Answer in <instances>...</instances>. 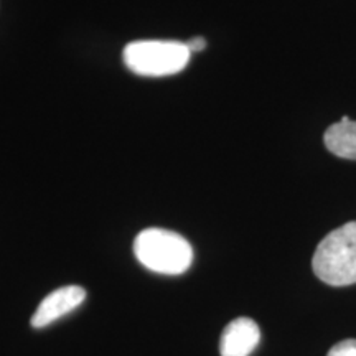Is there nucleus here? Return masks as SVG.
Returning a JSON list of instances; mask_svg holds the SVG:
<instances>
[{
  "mask_svg": "<svg viewBox=\"0 0 356 356\" xmlns=\"http://www.w3.org/2000/svg\"><path fill=\"white\" fill-rule=\"evenodd\" d=\"M134 254L149 270L165 275L184 274L193 262V248L184 236L162 228L140 231L134 241Z\"/></svg>",
  "mask_w": 356,
  "mask_h": 356,
  "instance_id": "obj_1",
  "label": "nucleus"
},
{
  "mask_svg": "<svg viewBox=\"0 0 356 356\" xmlns=\"http://www.w3.org/2000/svg\"><path fill=\"white\" fill-rule=\"evenodd\" d=\"M314 273L333 287L356 284V221L327 234L315 249Z\"/></svg>",
  "mask_w": 356,
  "mask_h": 356,
  "instance_id": "obj_2",
  "label": "nucleus"
},
{
  "mask_svg": "<svg viewBox=\"0 0 356 356\" xmlns=\"http://www.w3.org/2000/svg\"><path fill=\"white\" fill-rule=\"evenodd\" d=\"M191 53L186 43L175 40H139L126 44L124 65L139 76H172L188 65Z\"/></svg>",
  "mask_w": 356,
  "mask_h": 356,
  "instance_id": "obj_3",
  "label": "nucleus"
},
{
  "mask_svg": "<svg viewBox=\"0 0 356 356\" xmlns=\"http://www.w3.org/2000/svg\"><path fill=\"white\" fill-rule=\"evenodd\" d=\"M86 299V291L79 286L60 287L42 300L38 309L32 317V327L43 328L47 325L56 322L58 318L65 317L66 314L78 309Z\"/></svg>",
  "mask_w": 356,
  "mask_h": 356,
  "instance_id": "obj_4",
  "label": "nucleus"
},
{
  "mask_svg": "<svg viewBox=\"0 0 356 356\" xmlns=\"http://www.w3.org/2000/svg\"><path fill=\"white\" fill-rule=\"evenodd\" d=\"M261 341V330L254 320L239 317L226 325L221 335V356H249Z\"/></svg>",
  "mask_w": 356,
  "mask_h": 356,
  "instance_id": "obj_5",
  "label": "nucleus"
},
{
  "mask_svg": "<svg viewBox=\"0 0 356 356\" xmlns=\"http://www.w3.org/2000/svg\"><path fill=\"white\" fill-rule=\"evenodd\" d=\"M325 145L337 157L356 160V121L343 118L325 132Z\"/></svg>",
  "mask_w": 356,
  "mask_h": 356,
  "instance_id": "obj_6",
  "label": "nucleus"
},
{
  "mask_svg": "<svg viewBox=\"0 0 356 356\" xmlns=\"http://www.w3.org/2000/svg\"><path fill=\"white\" fill-rule=\"evenodd\" d=\"M327 356H356V340H343L328 351Z\"/></svg>",
  "mask_w": 356,
  "mask_h": 356,
  "instance_id": "obj_7",
  "label": "nucleus"
},
{
  "mask_svg": "<svg viewBox=\"0 0 356 356\" xmlns=\"http://www.w3.org/2000/svg\"><path fill=\"white\" fill-rule=\"evenodd\" d=\"M186 47H188L190 53H197V51H202L204 47H207V40L202 38V37H195L193 40H190L188 43H186Z\"/></svg>",
  "mask_w": 356,
  "mask_h": 356,
  "instance_id": "obj_8",
  "label": "nucleus"
}]
</instances>
